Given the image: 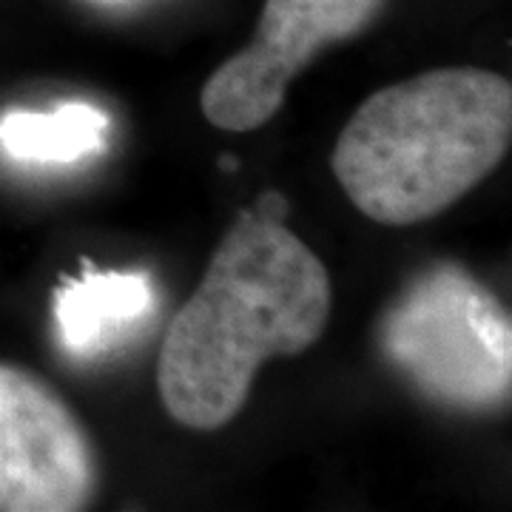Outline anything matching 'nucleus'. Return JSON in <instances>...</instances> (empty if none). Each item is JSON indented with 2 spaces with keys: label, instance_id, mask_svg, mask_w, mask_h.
<instances>
[{
  "label": "nucleus",
  "instance_id": "nucleus-1",
  "mask_svg": "<svg viewBox=\"0 0 512 512\" xmlns=\"http://www.w3.org/2000/svg\"><path fill=\"white\" fill-rule=\"evenodd\" d=\"M285 214L282 194H259L165 328L157 393L165 413L188 430L231 424L251 399L259 367L305 353L328 328V268L285 225Z\"/></svg>",
  "mask_w": 512,
  "mask_h": 512
},
{
  "label": "nucleus",
  "instance_id": "nucleus-2",
  "mask_svg": "<svg viewBox=\"0 0 512 512\" xmlns=\"http://www.w3.org/2000/svg\"><path fill=\"white\" fill-rule=\"evenodd\" d=\"M512 143V83L476 66L430 69L353 111L330 168L367 220H433L484 183Z\"/></svg>",
  "mask_w": 512,
  "mask_h": 512
},
{
  "label": "nucleus",
  "instance_id": "nucleus-3",
  "mask_svg": "<svg viewBox=\"0 0 512 512\" xmlns=\"http://www.w3.org/2000/svg\"><path fill=\"white\" fill-rule=\"evenodd\" d=\"M376 342L427 402L458 413L510 404L512 322L507 308L458 262H433L384 308Z\"/></svg>",
  "mask_w": 512,
  "mask_h": 512
},
{
  "label": "nucleus",
  "instance_id": "nucleus-4",
  "mask_svg": "<svg viewBox=\"0 0 512 512\" xmlns=\"http://www.w3.org/2000/svg\"><path fill=\"white\" fill-rule=\"evenodd\" d=\"M384 6L387 0H265L251 43L205 80V120L222 131L271 123L313 57L367 32Z\"/></svg>",
  "mask_w": 512,
  "mask_h": 512
},
{
  "label": "nucleus",
  "instance_id": "nucleus-5",
  "mask_svg": "<svg viewBox=\"0 0 512 512\" xmlns=\"http://www.w3.org/2000/svg\"><path fill=\"white\" fill-rule=\"evenodd\" d=\"M100 490L92 433L26 367L0 362V512H80Z\"/></svg>",
  "mask_w": 512,
  "mask_h": 512
},
{
  "label": "nucleus",
  "instance_id": "nucleus-6",
  "mask_svg": "<svg viewBox=\"0 0 512 512\" xmlns=\"http://www.w3.org/2000/svg\"><path fill=\"white\" fill-rule=\"evenodd\" d=\"M154 282L143 271H100L83 259V271L55 291V322L63 350L86 362L126 342L154 316Z\"/></svg>",
  "mask_w": 512,
  "mask_h": 512
},
{
  "label": "nucleus",
  "instance_id": "nucleus-7",
  "mask_svg": "<svg viewBox=\"0 0 512 512\" xmlns=\"http://www.w3.org/2000/svg\"><path fill=\"white\" fill-rule=\"evenodd\" d=\"M109 128V117L89 103H63L55 111L15 109L0 117V148L26 163H74L106 146Z\"/></svg>",
  "mask_w": 512,
  "mask_h": 512
}]
</instances>
